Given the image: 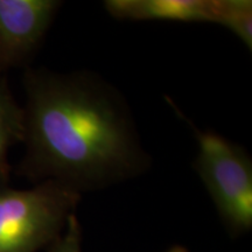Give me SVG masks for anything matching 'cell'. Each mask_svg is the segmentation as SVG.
<instances>
[{
	"label": "cell",
	"instance_id": "cell-4",
	"mask_svg": "<svg viewBox=\"0 0 252 252\" xmlns=\"http://www.w3.org/2000/svg\"><path fill=\"white\" fill-rule=\"evenodd\" d=\"M61 6L59 0H0V72L27 68Z\"/></svg>",
	"mask_w": 252,
	"mask_h": 252
},
{
	"label": "cell",
	"instance_id": "cell-8",
	"mask_svg": "<svg viewBox=\"0 0 252 252\" xmlns=\"http://www.w3.org/2000/svg\"><path fill=\"white\" fill-rule=\"evenodd\" d=\"M48 252H82V228L76 214L69 217L64 231L48 248Z\"/></svg>",
	"mask_w": 252,
	"mask_h": 252
},
{
	"label": "cell",
	"instance_id": "cell-3",
	"mask_svg": "<svg viewBox=\"0 0 252 252\" xmlns=\"http://www.w3.org/2000/svg\"><path fill=\"white\" fill-rule=\"evenodd\" d=\"M173 110L194 132L197 156L193 167L234 237L252 229V159L244 147L213 130H200L172 100Z\"/></svg>",
	"mask_w": 252,
	"mask_h": 252
},
{
	"label": "cell",
	"instance_id": "cell-5",
	"mask_svg": "<svg viewBox=\"0 0 252 252\" xmlns=\"http://www.w3.org/2000/svg\"><path fill=\"white\" fill-rule=\"evenodd\" d=\"M104 8L118 20L219 21V0H108Z\"/></svg>",
	"mask_w": 252,
	"mask_h": 252
},
{
	"label": "cell",
	"instance_id": "cell-1",
	"mask_svg": "<svg viewBox=\"0 0 252 252\" xmlns=\"http://www.w3.org/2000/svg\"><path fill=\"white\" fill-rule=\"evenodd\" d=\"M23 83L25 154L19 176L35 184L54 180L82 194L150 168L127 100L100 75L26 68Z\"/></svg>",
	"mask_w": 252,
	"mask_h": 252
},
{
	"label": "cell",
	"instance_id": "cell-6",
	"mask_svg": "<svg viewBox=\"0 0 252 252\" xmlns=\"http://www.w3.org/2000/svg\"><path fill=\"white\" fill-rule=\"evenodd\" d=\"M24 140V109L9 89L5 75L0 72V182L8 184L11 165L8 152Z\"/></svg>",
	"mask_w": 252,
	"mask_h": 252
},
{
	"label": "cell",
	"instance_id": "cell-7",
	"mask_svg": "<svg viewBox=\"0 0 252 252\" xmlns=\"http://www.w3.org/2000/svg\"><path fill=\"white\" fill-rule=\"evenodd\" d=\"M217 25L228 28L251 52L252 1L250 0H219Z\"/></svg>",
	"mask_w": 252,
	"mask_h": 252
},
{
	"label": "cell",
	"instance_id": "cell-9",
	"mask_svg": "<svg viewBox=\"0 0 252 252\" xmlns=\"http://www.w3.org/2000/svg\"><path fill=\"white\" fill-rule=\"evenodd\" d=\"M167 252H188V251L187 249L181 247V245H174V247H172Z\"/></svg>",
	"mask_w": 252,
	"mask_h": 252
},
{
	"label": "cell",
	"instance_id": "cell-2",
	"mask_svg": "<svg viewBox=\"0 0 252 252\" xmlns=\"http://www.w3.org/2000/svg\"><path fill=\"white\" fill-rule=\"evenodd\" d=\"M82 194L54 180L15 189L0 182V252H37L63 234Z\"/></svg>",
	"mask_w": 252,
	"mask_h": 252
}]
</instances>
